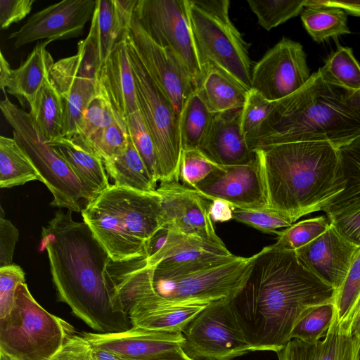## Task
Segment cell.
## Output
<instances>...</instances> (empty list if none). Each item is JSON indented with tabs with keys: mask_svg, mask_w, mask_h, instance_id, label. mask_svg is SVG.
<instances>
[{
	"mask_svg": "<svg viewBox=\"0 0 360 360\" xmlns=\"http://www.w3.org/2000/svg\"><path fill=\"white\" fill-rule=\"evenodd\" d=\"M195 48L201 70L212 65L251 89L250 44L229 17V0H188Z\"/></svg>",
	"mask_w": 360,
	"mask_h": 360,
	"instance_id": "8992f818",
	"label": "cell"
},
{
	"mask_svg": "<svg viewBox=\"0 0 360 360\" xmlns=\"http://www.w3.org/2000/svg\"><path fill=\"white\" fill-rule=\"evenodd\" d=\"M160 195L166 225L213 246L227 249L214 230L210 202L194 188L179 182L161 183Z\"/></svg>",
	"mask_w": 360,
	"mask_h": 360,
	"instance_id": "ac0fdd59",
	"label": "cell"
},
{
	"mask_svg": "<svg viewBox=\"0 0 360 360\" xmlns=\"http://www.w3.org/2000/svg\"><path fill=\"white\" fill-rule=\"evenodd\" d=\"M34 0H0L1 30L25 18L31 11Z\"/></svg>",
	"mask_w": 360,
	"mask_h": 360,
	"instance_id": "f907efd6",
	"label": "cell"
},
{
	"mask_svg": "<svg viewBox=\"0 0 360 360\" xmlns=\"http://www.w3.org/2000/svg\"><path fill=\"white\" fill-rule=\"evenodd\" d=\"M98 82L100 89L114 110L124 120L139 110L135 81L129 58L125 34L117 43L101 67Z\"/></svg>",
	"mask_w": 360,
	"mask_h": 360,
	"instance_id": "cb8c5ba5",
	"label": "cell"
},
{
	"mask_svg": "<svg viewBox=\"0 0 360 360\" xmlns=\"http://www.w3.org/2000/svg\"><path fill=\"white\" fill-rule=\"evenodd\" d=\"M81 213L114 262L146 255L149 241L166 226L157 191L141 192L115 184L87 202Z\"/></svg>",
	"mask_w": 360,
	"mask_h": 360,
	"instance_id": "5b68a950",
	"label": "cell"
},
{
	"mask_svg": "<svg viewBox=\"0 0 360 360\" xmlns=\"http://www.w3.org/2000/svg\"><path fill=\"white\" fill-rule=\"evenodd\" d=\"M94 348L113 352L127 360H149L182 347V333H168L132 327L112 333H81Z\"/></svg>",
	"mask_w": 360,
	"mask_h": 360,
	"instance_id": "44dd1931",
	"label": "cell"
},
{
	"mask_svg": "<svg viewBox=\"0 0 360 360\" xmlns=\"http://www.w3.org/2000/svg\"><path fill=\"white\" fill-rule=\"evenodd\" d=\"M149 360H195L188 356L182 347H179L174 350L160 354Z\"/></svg>",
	"mask_w": 360,
	"mask_h": 360,
	"instance_id": "9f6ffc18",
	"label": "cell"
},
{
	"mask_svg": "<svg viewBox=\"0 0 360 360\" xmlns=\"http://www.w3.org/2000/svg\"><path fill=\"white\" fill-rule=\"evenodd\" d=\"M74 333L70 323L44 309L22 283L11 311L0 319V353L14 360H50Z\"/></svg>",
	"mask_w": 360,
	"mask_h": 360,
	"instance_id": "52a82bcc",
	"label": "cell"
},
{
	"mask_svg": "<svg viewBox=\"0 0 360 360\" xmlns=\"http://www.w3.org/2000/svg\"><path fill=\"white\" fill-rule=\"evenodd\" d=\"M72 213L60 209L41 229L40 250L47 252L58 299L96 333L129 330V316L106 278L111 259L86 224L75 221Z\"/></svg>",
	"mask_w": 360,
	"mask_h": 360,
	"instance_id": "7a4b0ae2",
	"label": "cell"
},
{
	"mask_svg": "<svg viewBox=\"0 0 360 360\" xmlns=\"http://www.w3.org/2000/svg\"><path fill=\"white\" fill-rule=\"evenodd\" d=\"M336 295L295 250L271 245L257 253L245 284L230 304L252 352H278L309 309L335 301Z\"/></svg>",
	"mask_w": 360,
	"mask_h": 360,
	"instance_id": "6da1fadb",
	"label": "cell"
},
{
	"mask_svg": "<svg viewBox=\"0 0 360 360\" xmlns=\"http://www.w3.org/2000/svg\"><path fill=\"white\" fill-rule=\"evenodd\" d=\"M319 69L330 82L352 91H360V65L350 47L338 46Z\"/></svg>",
	"mask_w": 360,
	"mask_h": 360,
	"instance_id": "e575fe53",
	"label": "cell"
},
{
	"mask_svg": "<svg viewBox=\"0 0 360 360\" xmlns=\"http://www.w3.org/2000/svg\"><path fill=\"white\" fill-rule=\"evenodd\" d=\"M212 113L196 91L185 103L180 115L181 150H198L210 125Z\"/></svg>",
	"mask_w": 360,
	"mask_h": 360,
	"instance_id": "836d02e7",
	"label": "cell"
},
{
	"mask_svg": "<svg viewBox=\"0 0 360 360\" xmlns=\"http://www.w3.org/2000/svg\"><path fill=\"white\" fill-rule=\"evenodd\" d=\"M41 178L28 156L13 138L0 136V187L8 188Z\"/></svg>",
	"mask_w": 360,
	"mask_h": 360,
	"instance_id": "1f68e13d",
	"label": "cell"
},
{
	"mask_svg": "<svg viewBox=\"0 0 360 360\" xmlns=\"http://www.w3.org/2000/svg\"><path fill=\"white\" fill-rule=\"evenodd\" d=\"M195 91L212 113L243 108L248 92L232 77L212 65L202 68Z\"/></svg>",
	"mask_w": 360,
	"mask_h": 360,
	"instance_id": "83f0119b",
	"label": "cell"
},
{
	"mask_svg": "<svg viewBox=\"0 0 360 360\" xmlns=\"http://www.w3.org/2000/svg\"><path fill=\"white\" fill-rule=\"evenodd\" d=\"M254 151L259 161L267 207L293 223L324 211L345 190L338 150L328 142H293Z\"/></svg>",
	"mask_w": 360,
	"mask_h": 360,
	"instance_id": "277c9868",
	"label": "cell"
},
{
	"mask_svg": "<svg viewBox=\"0 0 360 360\" xmlns=\"http://www.w3.org/2000/svg\"><path fill=\"white\" fill-rule=\"evenodd\" d=\"M336 316L335 301L315 306L309 309L295 324L290 339L316 342L326 335Z\"/></svg>",
	"mask_w": 360,
	"mask_h": 360,
	"instance_id": "d590c367",
	"label": "cell"
},
{
	"mask_svg": "<svg viewBox=\"0 0 360 360\" xmlns=\"http://www.w3.org/2000/svg\"><path fill=\"white\" fill-rule=\"evenodd\" d=\"M311 75L303 46L283 37L253 66L251 89L276 101L300 89Z\"/></svg>",
	"mask_w": 360,
	"mask_h": 360,
	"instance_id": "9a60e30c",
	"label": "cell"
},
{
	"mask_svg": "<svg viewBox=\"0 0 360 360\" xmlns=\"http://www.w3.org/2000/svg\"><path fill=\"white\" fill-rule=\"evenodd\" d=\"M359 340L335 319L326 335L316 342L291 339L278 352V360H356Z\"/></svg>",
	"mask_w": 360,
	"mask_h": 360,
	"instance_id": "4316f807",
	"label": "cell"
},
{
	"mask_svg": "<svg viewBox=\"0 0 360 360\" xmlns=\"http://www.w3.org/2000/svg\"><path fill=\"white\" fill-rule=\"evenodd\" d=\"M13 69L4 56L2 52L0 54V86L2 91L6 94V89L11 79Z\"/></svg>",
	"mask_w": 360,
	"mask_h": 360,
	"instance_id": "11a10c76",
	"label": "cell"
},
{
	"mask_svg": "<svg viewBox=\"0 0 360 360\" xmlns=\"http://www.w3.org/2000/svg\"><path fill=\"white\" fill-rule=\"evenodd\" d=\"M0 360H14L7 355L0 353Z\"/></svg>",
	"mask_w": 360,
	"mask_h": 360,
	"instance_id": "94428289",
	"label": "cell"
},
{
	"mask_svg": "<svg viewBox=\"0 0 360 360\" xmlns=\"http://www.w3.org/2000/svg\"><path fill=\"white\" fill-rule=\"evenodd\" d=\"M330 224L324 215L302 220L280 231L273 245L278 248L295 251L323 233Z\"/></svg>",
	"mask_w": 360,
	"mask_h": 360,
	"instance_id": "f35d334b",
	"label": "cell"
},
{
	"mask_svg": "<svg viewBox=\"0 0 360 360\" xmlns=\"http://www.w3.org/2000/svg\"><path fill=\"white\" fill-rule=\"evenodd\" d=\"M182 349L195 360H233L252 352L230 300L210 302L182 331Z\"/></svg>",
	"mask_w": 360,
	"mask_h": 360,
	"instance_id": "30bf717a",
	"label": "cell"
},
{
	"mask_svg": "<svg viewBox=\"0 0 360 360\" xmlns=\"http://www.w3.org/2000/svg\"><path fill=\"white\" fill-rule=\"evenodd\" d=\"M353 101L355 106L360 110V91L354 92Z\"/></svg>",
	"mask_w": 360,
	"mask_h": 360,
	"instance_id": "91938a15",
	"label": "cell"
},
{
	"mask_svg": "<svg viewBox=\"0 0 360 360\" xmlns=\"http://www.w3.org/2000/svg\"><path fill=\"white\" fill-rule=\"evenodd\" d=\"M134 15L156 44L170 49L181 60L197 89L202 70L192 36L188 0H137Z\"/></svg>",
	"mask_w": 360,
	"mask_h": 360,
	"instance_id": "4fadbf2b",
	"label": "cell"
},
{
	"mask_svg": "<svg viewBox=\"0 0 360 360\" xmlns=\"http://www.w3.org/2000/svg\"><path fill=\"white\" fill-rule=\"evenodd\" d=\"M257 254L234 259L187 274L153 278L155 292L173 302H211L233 299L245 284Z\"/></svg>",
	"mask_w": 360,
	"mask_h": 360,
	"instance_id": "8fae6325",
	"label": "cell"
},
{
	"mask_svg": "<svg viewBox=\"0 0 360 360\" xmlns=\"http://www.w3.org/2000/svg\"><path fill=\"white\" fill-rule=\"evenodd\" d=\"M48 142L69 165L92 200L110 186L101 156L83 137L60 136Z\"/></svg>",
	"mask_w": 360,
	"mask_h": 360,
	"instance_id": "d4e9b609",
	"label": "cell"
},
{
	"mask_svg": "<svg viewBox=\"0 0 360 360\" xmlns=\"http://www.w3.org/2000/svg\"><path fill=\"white\" fill-rule=\"evenodd\" d=\"M47 41L38 43L26 60L13 70L6 91L26 100L30 106L33 104L54 64L51 55L46 50Z\"/></svg>",
	"mask_w": 360,
	"mask_h": 360,
	"instance_id": "f1b7e54d",
	"label": "cell"
},
{
	"mask_svg": "<svg viewBox=\"0 0 360 360\" xmlns=\"http://www.w3.org/2000/svg\"><path fill=\"white\" fill-rule=\"evenodd\" d=\"M129 136L144 162L150 174L157 182L158 160L155 146L141 112L139 110L125 118Z\"/></svg>",
	"mask_w": 360,
	"mask_h": 360,
	"instance_id": "7bdbcfd3",
	"label": "cell"
},
{
	"mask_svg": "<svg viewBox=\"0 0 360 360\" xmlns=\"http://www.w3.org/2000/svg\"><path fill=\"white\" fill-rule=\"evenodd\" d=\"M242 109L214 113L199 147L201 153L218 165H244L255 156L241 131Z\"/></svg>",
	"mask_w": 360,
	"mask_h": 360,
	"instance_id": "7402d4cb",
	"label": "cell"
},
{
	"mask_svg": "<svg viewBox=\"0 0 360 360\" xmlns=\"http://www.w3.org/2000/svg\"><path fill=\"white\" fill-rule=\"evenodd\" d=\"M100 69L97 51L87 36L78 42L75 55L60 59L52 66L49 78L64 106L62 136L77 134L84 112L99 90Z\"/></svg>",
	"mask_w": 360,
	"mask_h": 360,
	"instance_id": "7c38bea8",
	"label": "cell"
},
{
	"mask_svg": "<svg viewBox=\"0 0 360 360\" xmlns=\"http://www.w3.org/2000/svg\"><path fill=\"white\" fill-rule=\"evenodd\" d=\"M338 150L346 184L330 205L360 195V135Z\"/></svg>",
	"mask_w": 360,
	"mask_h": 360,
	"instance_id": "b9f144b4",
	"label": "cell"
},
{
	"mask_svg": "<svg viewBox=\"0 0 360 360\" xmlns=\"http://www.w3.org/2000/svg\"><path fill=\"white\" fill-rule=\"evenodd\" d=\"M356 360H360V340L356 349Z\"/></svg>",
	"mask_w": 360,
	"mask_h": 360,
	"instance_id": "6125c7cd",
	"label": "cell"
},
{
	"mask_svg": "<svg viewBox=\"0 0 360 360\" xmlns=\"http://www.w3.org/2000/svg\"><path fill=\"white\" fill-rule=\"evenodd\" d=\"M30 115L39 132L51 141L63 136L64 106L61 96L49 77L32 105Z\"/></svg>",
	"mask_w": 360,
	"mask_h": 360,
	"instance_id": "4dcf8cb0",
	"label": "cell"
},
{
	"mask_svg": "<svg viewBox=\"0 0 360 360\" xmlns=\"http://www.w3.org/2000/svg\"><path fill=\"white\" fill-rule=\"evenodd\" d=\"M118 116L120 115L114 110L99 87L97 94L90 101L84 112L76 135L89 140L111 125Z\"/></svg>",
	"mask_w": 360,
	"mask_h": 360,
	"instance_id": "60d3db41",
	"label": "cell"
},
{
	"mask_svg": "<svg viewBox=\"0 0 360 360\" xmlns=\"http://www.w3.org/2000/svg\"><path fill=\"white\" fill-rule=\"evenodd\" d=\"M125 37L148 75L171 101L180 120L185 103L196 90L186 67L170 49L162 47L153 41L134 14Z\"/></svg>",
	"mask_w": 360,
	"mask_h": 360,
	"instance_id": "5bb4252c",
	"label": "cell"
},
{
	"mask_svg": "<svg viewBox=\"0 0 360 360\" xmlns=\"http://www.w3.org/2000/svg\"><path fill=\"white\" fill-rule=\"evenodd\" d=\"M194 189L209 200H223L233 207L257 209L267 207L259 161L256 152L255 158L248 163L218 165Z\"/></svg>",
	"mask_w": 360,
	"mask_h": 360,
	"instance_id": "d6986e66",
	"label": "cell"
},
{
	"mask_svg": "<svg viewBox=\"0 0 360 360\" xmlns=\"http://www.w3.org/2000/svg\"><path fill=\"white\" fill-rule=\"evenodd\" d=\"M347 15L341 8L312 4L309 0L300 14L304 28L318 43L349 34Z\"/></svg>",
	"mask_w": 360,
	"mask_h": 360,
	"instance_id": "d6a6232c",
	"label": "cell"
},
{
	"mask_svg": "<svg viewBox=\"0 0 360 360\" xmlns=\"http://www.w3.org/2000/svg\"><path fill=\"white\" fill-rule=\"evenodd\" d=\"M352 335L360 340V307L355 314L351 324Z\"/></svg>",
	"mask_w": 360,
	"mask_h": 360,
	"instance_id": "680465c9",
	"label": "cell"
},
{
	"mask_svg": "<svg viewBox=\"0 0 360 360\" xmlns=\"http://www.w3.org/2000/svg\"><path fill=\"white\" fill-rule=\"evenodd\" d=\"M93 347L82 335H70L50 360H95Z\"/></svg>",
	"mask_w": 360,
	"mask_h": 360,
	"instance_id": "681fc988",
	"label": "cell"
},
{
	"mask_svg": "<svg viewBox=\"0 0 360 360\" xmlns=\"http://www.w3.org/2000/svg\"><path fill=\"white\" fill-rule=\"evenodd\" d=\"M125 39L135 81L139 110L155 148L158 181L161 183L179 182V167L182 151L179 117L171 101L148 75L126 37Z\"/></svg>",
	"mask_w": 360,
	"mask_h": 360,
	"instance_id": "9c48e42d",
	"label": "cell"
},
{
	"mask_svg": "<svg viewBox=\"0 0 360 360\" xmlns=\"http://www.w3.org/2000/svg\"><path fill=\"white\" fill-rule=\"evenodd\" d=\"M168 229V235L161 248L146 256L148 264L153 267V278L182 276L236 257L228 249L213 246L169 226Z\"/></svg>",
	"mask_w": 360,
	"mask_h": 360,
	"instance_id": "e0dca14e",
	"label": "cell"
},
{
	"mask_svg": "<svg viewBox=\"0 0 360 360\" xmlns=\"http://www.w3.org/2000/svg\"><path fill=\"white\" fill-rule=\"evenodd\" d=\"M273 102L254 89L248 91L240 120L241 131L245 139L264 121L272 108Z\"/></svg>",
	"mask_w": 360,
	"mask_h": 360,
	"instance_id": "7dc6e473",
	"label": "cell"
},
{
	"mask_svg": "<svg viewBox=\"0 0 360 360\" xmlns=\"http://www.w3.org/2000/svg\"><path fill=\"white\" fill-rule=\"evenodd\" d=\"M93 355L95 360H127L113 352L99 348L93 349Z\"/></svg>",
	"mask_w": 360,
	"mask_h": 360,
	"instance_id": "6f0895ef",
	"label": "cell"
},
{
	"mask_svg": "<svg viewBox=\"0 0 360 360\" xmlns=\"http://www.w3.org/2000/svg\"><path fill=\"white\" fill-rule=\"evenodd\" d=\"M324 212L341 235L360 246V195L331 205Z\"/></svg>",
	"mask_w": 360,
	"mask_h": 360,
	"instance_id": "ab89813d",
	"label": "cell"
},
{
	"mask_svg": "<svg viewBox=\"0 0 360 360\" xmlns=\"http://www.w3.org/2000/svg\"><path fill=\"white\" fill-rule=\"evenodd\" d=\"M247 2L258 24L269 31L301 14L306 0H248Z\"/></svg>",
	"mask_w": 360,
	"mask_h": 360,
	"instance_id": "74e56055",
	"label": "cell"
},
{
	"mask_svg": "<svg viewBox=\"0 0 360 360\" xmlns=\"http://www.w3.org/2000/svg\"><path fill=\"white\" fill-rule=\"evenodd\" d=\"M0 108L13 129V138L32 162L41 182L53 195L51 205L81 212L83 200L86 203L92 200L90 195L66 161L39 132L30 113L6 96L1 102Z\"/></svg>",
	"mask_w": 360,
	"mask_h": 360,
	"instance_id": "ba28073f",
	"label": "cell"
},
{
	"mask_svg": "<svg viewBox=\"0 0 360 360\" xmlns=\"http://www.w3.org/2000/svg\"><path fill=\"white\" fill-rule=\"evenodd\" d=\"M354 91L330 82L319 69L293 94L273 102L264 121L245 140L252 151L271 146L325 141L337 148L360 135Z\"/></svg>",
	"mask_w": 360,
	"mask_h": 360,
	"instance_id": "3957f363",
	"label": "cell"
},
{
	"mask_svg": "<svg viewBox=\"0 0 360 360\" xmlns=\"http://www.w3.org/2000/svg\"><path fill=\"white\" fill-rule=\"evenodd\" d=\"M96 0H63L32 15L17 31L11 32L15 48L37 40L51 43L82 35L91 20Z\"/></svg>",
	"mask_w": 360,
	"mask_h": 360,
	"instance_id": "2e32d148",
	"label": "cell"
},
{
	"mask_svg": "<svg viewBox=\"0 0 360 360\" xmlns=\"http://www.w3.org/2000/svg\"><path fill=\"white\" fill-rule=\"evenodd\" d=\"M209 214L213 222H226L233 218V206L220 199L210 200Z\"/></svg>",
	"mask_w": 360,
	"mask_h": 360,
	"instance_id": "f5cc1de1",
	"label": "cell"
},
{
	"mask_svg": "<svg viewBox=\"0 0 360 360\" xmlns=\"http://www.w3.org/2000/svg\"><path fill=\"white\" fill-rule=\"evenodd\" d=\"M309 1L315 5L337 7L342 9L347 14L360 17V0H309Z\"/></svg>",
	"mask_w": 360,
	"mask_h": 360,
	"instance_id": "db71d44e",
	"label": "cell"
},
{
	"mask_svg": "<svg viewBox=\"0 0 360 360\" xmlns=\"http://www.w3.org/2000/svg\"><path fill=\"white\" fill-rule=\"evenodd\" d=\"M103 162L115 185L141 192L156 191L157 181L150 174L129 136L127 148L120 155Z\"/></svg>",
	"mask_w": 360,
	"mask_h": 360,
	"instance_id": "f546056e",
	"label": "cell"
},
{
	"mask_svg": "<svg viewBox=\"0 0 360 360\" xmlns=\"http://www.w3.org/2000/svg\"><path fill=\"white\" fill-rule=\"evenodd\" d=\"M22 283H25V274L19 265L0 267V319L11 311L17 288Z\"/></svg>",
	"mask_w": 360,
	"mask_h": 360,
	"instance_id": "c3c4849f",
	"label": "cell"
},
{
	"mask_svg": "<svg viewBox=\"0 0 360 360\" xmlns=\"http://www.w3.org/2000/svg\"><path fill=\"white\" fill-rule=\"evenodd\" d=\"M232 219L264 233L277 235L280 232L277 229L288 228L294 224L285 214L268 207L257 209L233 207Z\"/></svg>",
	"mask_w": 360,
	"mask_h": 360,
	"instance_id": "f6af8a7d",
	"label": "cell"
},
{
	"mask_svg": "<svg viewBox=\"0 0 360 360\" xmlns=\"http://www.w3.org/2000/svg\"><path fill=\"white\" fill-rule=\"evenodd\" d=\"M136 2L137 0H96L87 37L96 49L101 68L124 36Z\"/></svg>",
	"mask_w": 360,
	"mask_h": 360,
	"instance_id": "484cf974",
	"label": "cell"
},
{
	"mask_svg": "<svg viewBox=\"0 0 360 360\" xmlns=\"http://www.w3.org/2000/svg\"><path fill=\"white\" fill-rule=\"evenodd\" d=\"M335 302L339 323L345 330L351 331L352 321L360 307V248Z\"/></svg>",
	"mask_w": 360,
	"mask_h": 360,
	"instance_id": "8d00e7d4",
	"label": "cell"
},
{
	"mask_svg": "<svg viewBox=\"0 0 360 360\" xmlns=\"http://www.w3.org/2000/svg\"><path fill=\"white\" fill-rule=\"evenodd\" d=\"M86 141L99 153L103 161L120 155L129 142L125 120L118 116L111 125Z\"/></svg>",
	"mask_w": 360,
	"mask_h": 360,
	"instance_id": "ee69618b",
	"label": "cell"
},
{
	"mask_svg": "<svg viewBox=\"0 0 360 360\" xmlns=\"http://www.w3.org/2000/svg\"><path fill=\"white\" fill-rule=\"evenodd\" d=\"M17 228L4 217L1 207L0 215V267L12 264L15 244L18 240Z\"/></svg>",
	"mask_w": 360,
	"mask_h": 360,
	"instance_id": "816d5d0a",
	"label": "cell"
},
{
	"mask_svg": "<svg viewBox=\"0 0 360 360\" xmlns=\"http://www.w3.org/2000/svg\"><path fill=\"white\" fill-rule=\"evenodd\" d=\"M359 248L330 224L323 233L295 252L309 269L338 293Z\"/></svg>",
	"mask_w": 360,
	"mask_h": 360,
	"instance_id": "ffe728a7",
	"label": "cell"
},
{
	"mask_svg": "<svg viewBox=\"0 0 360 360\" xmlns=\"http://www.w3.org/2000/svg\"><path fill=\"white\" fill-rule=\"evenodd\" d=\"M218 165L212 162L199 150H182L179 167V181L191 188L195 186Z\"/></svg>",
	"mask_w": 360,
	"mask_h": 360,
	"instance_id": "bcb514c9",
	"label": "cell"
},
{
	"mask_svg": "<svg viewBox=\"0 0 360 360\" xmlns=\"http://www.w3.org/2000/svg\"><path fill=\"white\" fill-rule=\"evenodd\" d=\"M210 302H173L156 292L131 307L128 316L132 327L168 333H182L185 327Z\"/></svg>",
	"mask_w": 360,
	"mask_h": 360,
	"instance_id": "603a6c76",
	"label": "cell"
}]
</instances>
